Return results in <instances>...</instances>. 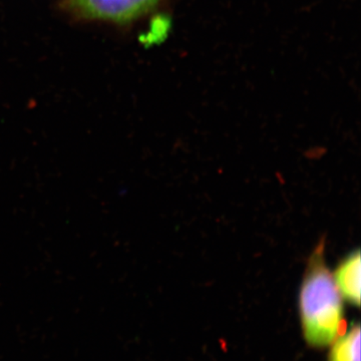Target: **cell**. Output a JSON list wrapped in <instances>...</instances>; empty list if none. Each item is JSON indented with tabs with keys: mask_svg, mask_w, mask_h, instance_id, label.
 <instances>
[{
	"mask_svg": "<svg viewBox=\"0 0 361 361\" xmlns=\"http://www.w3.org/2000/svg\"><path fill=\"white\" fill-rule=\"evenodd\" d=\"M327 361H360V326L353 323L329 346Z\"/></svg>",
	"mask_w": 361,
	"mask_h": 361,
	"instance_id": "obj_4",
	"label": "cell"
},
{
	"mask_svg": "<svg viewBox=\"0 0 361 361\" xmlns=\"http://www.w3.org/2000/svg\"><path fill=\"white\" fill-rule=\"evenodd\" d=\"M161 0H65V8L90 20L127 23L153 11Z\"/></svg>",
	"mask_w": 361,
	"mask_h": 361,
	"instance_id": "obj_2",
	"label": "cell"
},
{
	"mask_svg": "<svg viewBox=\"0 0 361 361\" xmlns=\"http://www.w3.org/2000/svg\"><path fill=\"white\" fill-rule=\"evenodd\" d=\"M360 251L356 249L342 258L332 272L334 283L344 301L355 305H360L361 263Z\"/></svg>",
	"mask_w": 361,
	"mask_h": 361,
	"instance_id": "obj_3",
	"label": "cell"
},
{
	"mask_svg": "<svg viewBox=\"0 0 361 361\" xmlns=\"http://www.w3.org/2000/svg\"><path fill=\"white\" fill-rule=\"evenodd\" d=\"M298 313L304 341L310 348H329L348 329L345 307L325 260V240L312 251L298 292Z\"/></svg>",
	"mask_w": 361,
	"mask_h": 361,
	"instance_id": "obj_1",
	"label": "cell"
}]
</instances>
